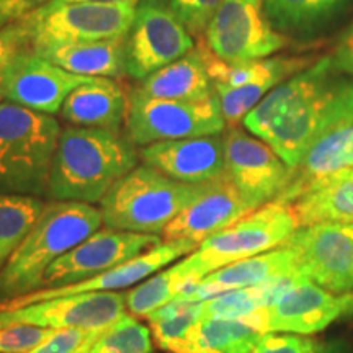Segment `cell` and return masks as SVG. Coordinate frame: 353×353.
<instances>
[{"label": "cell", "mask_w": 353, "mask_h": 353, "mask_svg": "<svg viewBox=\"0 0 353 353\" xmlns=\"http://www.w3.org/2000/svg\"><path fill=\"white\" fill-rule=\"evenodd\" d=\"M353 123V77L324 56L276 85L242 121L294 169L316 141Z\"/></svg>", "instance_id": "obj_1"}, {"label": "cell", "mask_w": 353, "mask_h": 353, "mask_svg": "<svg viewBox=\"0 0 353 353\" xmlns=\"http://www.w3.org/2000/svg\"><path fill=\"white\" fill-rule=\"evenodd\" d=\"M139 159L128 132L64 128L52 157L48 198L95 205L121 176L139 165Z\"/></svg>", "instance_id": "obj_2"}, {"label": "cell", "mask_w": 353, "mask_h": 353, "mask_svg": "<svg viewBox=\"0 0 353 353\" xmlns=\"http://www.w3.org/2000/svg\"><path fill=\"white\" fill-rule=\"evenodd\" d=\"M101 226V211L90 203H44L32 231L0 272V307L41 290L48 268Z\"/></svg>", "instance_id": "obj_3"}, {"label": "cell", "mask_w": 353, "mask_h": 353, "mask_svg": "<svg viewBox=\"0 0 353 353\" xmlns=\"http://www.w3.org/2000/svg\"><path fill=\"white\" fill-rule=\"evenodd\" d=\"M61 132L52 114L0 103V195L48 196Z\"/></svg>", "instance_id": "obj_4"}, {"label": "cell", "mask_w": 353, "mask_h": 353, "mask_svg": "<svg viewBox=\"0 0 353 353\" xmlns=\"http://www.w3.org/2000/svg\"><path fill=\"white\" fill-rule=\"evenodd\" d=\"M203 183H182L148 164L121 176L100 201L110 229L162 236L164 229L195 200Z\"/></svg>", "instance_id": "obj_5"}, {"label": "cell", "mask_w": 353, "mask_h": 353, "mask_svg": "<svg viewBox=\"0 0 353 353\" xmlns=\"http://www.w3.org/2000/svg\"><path fill=\"white\" fill-rule=\"evenodd\" d=\"M298 229L299 221L293 206L270 201L203 241L188 254L185 263L203 280L226 265L278 249Z\"/></svg>", "instance_id": "obj_6"}, {"label": "cell", "mask_w": 353, "mask_h": 353, "mask_svg": "<svg viewBox=\"0 0 353 353\" xmlns=\"http://www.w3.org/2000/svg\"><path fill=\"white\" fill-rule=\"evenodd\" d=\"M218 95L201 101L151 99L132 88L126 132L136 145L200 136L223 134L226 130Z\"/></svg>", "instance_id": "obj_7"}, {"label": "cell", "mask_w": 353, "mask_h": 353, "mask_svg": "<svg viewBox=\"0 0 353 353\" xmlns=\"http://www.w3.org/2000/svg\"><path fill=\"white\" fill-rule=\"evenodd\" d=\"M138 2H70L43 6L25 17L32 48L48 43L123 39L130 32Z\"/></svg>", "instance_id": "obj_8"}, {"label": "cell", "mask_w": 353, "mask_h": 353, "mask_svg": "<svg viewBox=\"0 0 353 353\" xmlns=\"http://www.w3.org/2000/svg\"><path fill=\"white\" fill-rule=\"evenodd\" d=\"M195 50L192 33L165 0H139L125 39V72L144 81Z\"/></svg>", "instance_id": "obj_9"}, {"label": "cell", "mask_w": 353, "mask_h": 353, "mask_svg": "<svg viewBox=\"0 0 353 353\" xmlns=\"http://www.w3.org/2000/svg\"><path fill=\"white\" fill-rule=\"evenodd\" d=\"M203 41L229 64L265 59L288 44L285 34L272 26L263 0H223Z\"/></svg>", "instance_id": "obj_10"}, {"label": "cell", "mask_w": 353, "mask_h": 353, "mask_svg": "<svg viewBox=\"0 0 353 353\" xmlns=\"http://www.w3.org/2000/svg\"><path fill=\"white\" fill-rule=\"evenodd\" d=\"M299 272L332 293L353 291V224L316 223L299 228L283 244Z\"/></svg>", "instance_id": "obj_11"}, {"label": "cell", "mask_w": 353, "mask_h": 353, "mask_svg": "<svg viewBox=\"0 0 353 353\" xmlns=\"http://www.w3.org/2000/svg\"><path fill=\"white\" fill-rule=\"evenodd\" d=\"M161 242L162 236L157 234L118 231L110 228L99 229L48 268L43 278V288L81 283L99 273L130 262Z\"/></svg>", "instance_id": "obj_12"}, {"label": "cell", "mask_w": 353, "mask_h": 353, "mask_svg": "<svg viewBox=\"0 0 353 353\" xmlns=\"http://www.w3.org/2000/svg\"><path fill=\"white\" fill-rule=\"evenodd\" d=\"M224 162L226 175L252 210L275 201L293 172L270 145L237 126L224 134Z\"/></svg>", "instance_id": "obj_13"}, {"label": "cell", "mask_w": 353, "mask_h": 353, "mask_svg": "<svg viewBox=\"0 0 353 353\" xmlns=\"http://www.w3.org/2000/svg\"><path fill=\"white\" fill-rule=\"evenodd\" d=\"M125 293L101 291L34 303L12 311H0V329L37 325L50 329H81L94 332L110 327L125 314Z\"/></svg>", "instance_id": "obj_14"}, {"label": "cell", "mask_w": 353, "mask_h": 353, "mask_svg": "<svg viewBox=\"0 0 353 353\" xmlns=\"http://www.w3.org/2000/svg\"><path fill=\"white\" fill-rule=\"evenodd\" d=\"M265 311L268 332L317 334L341 317L353 314V291L332 293L301 275Z\"/></svg>", "instance_id": "obj_15"}, {"label": "cell", "mask_w": 353, "mask_h": 353, "mask_svg": "<svg viewBox=\"0 0 353 353\" xmlns=\"http://www.w3.org/2000/svg\"><path fill=\"white\" fill-rule=\"evenodd\" d=\"M198 247V244L192 241L176 239V241H162L148 252L138 255L130 262L118 265V267L107 270L99 275L88 278L81 283H74L68 286H57V288H41L33 293L25 294L13 301L7 303L6 306L0 307V311H12L30 304L48 301V299L76 296L83 293H101V291H114L121 288H131V286L139 285L145 278L152 276L154 273L161 272L167 265L175 262L183 255L192 254Z\"/></svg>", "instance_id": "obj_16"}, {"label": "cell", "mask_w": 353, "mask_h": 353, "mask_svg": "<svg viewBox=\"0 0 353 353\" xmlns=\"http://www.w3.org/2000/svg\"><path fill=\"white\" fill-rule=\"evenodd\" d=\"M252 211L224 172L218 179L201 185L195 200L164 229L162 237L164 241H192L200 245L210 236Z\"/></svg>", "instance_id": "obj_17"}, {"label": "cell", "mask_w": 353, "mask_h": 353, "mask_svg": "<svg viewBox=\"0 0 353 353\" xmlns=\"http://www.w3.org/2000/svg\"><path fill=\"white\" fill-rule=\"evenodd\" d=\"M92 79L68 72L30 50L20 56L13 68L6 100L33 112L56 114L70 92Z\"/></svg>", "instance_id": "obj_18"}, {"label": "cell", "mask_w": 353, "mask_h": 353, "mask_svg": "<svg viewBox=\"0 0 353 353\" xmlns=\"http://www.w3.org/2000/svg\"><path fill=\"white\" fill-rule=\"evenodd\" d=\"M139 157L143 164L182 183H205L226 172L224 134L154 143L141 148Z\"/></svg>", "instance_id": "obj_19"}, {"label": "cell", "mask_w": 353, "mask_h": 353, "mask_svg": "<svg viewBox=\"0 0 353 353\" xmlns=\"http://www.w3.org/2000/svg\"><path fill=\"white\" fill-rule=\"evenodd\" d=\"M301 273L298 268L296 255L288 247L281 245L275 250L249 257L239 262H234L226 267L219 268L193 286L187 293L180 294L179 298L188 301L200 303L228 293V291L249 288L262 281L276 276H288Z\"/></svg>", "instance_id": "obj_20"}, {"label": "cell", "mask_w": 353, "mask_h": 353, "mask_svg": "<svg viewBox=\"0 0 353 353\" xmlns=\"http://www.w3.org/2000/svg\"><path fill=\"white\" fill-rule=\"evenodd\" d=\"M128 108L130 97L120 82L94 77L70 92L59 113L70 126L120 132L126 125Z\"/></svg>", "instance_id": "obj_21"}, {"label": "cell", "mask_w": 353, "mask_h": 353, "mask_svg": "<svg viewBox=\"0 0 353 353\" xmlns=\"http://www.w3.org/2000/svg\"><path fill=\"white\" fill-rule=\"evenodd\" d=\"M265 334V307L244 317L201 316L176 353H250Z\"/></svg>", "instance_id": "obj_22"}, {"label": "cell", "mask_w": 353, "mask_h": 353, "mask_svg": "<svg viewBox=\"0 0 353 353\" xmlns=\"http://www.w3.org/2000/svg\"><path fill=\"white\" fill-rule=\"evenodd\" d=\"M350 167H353V123L327 132L307 149L301 162L291 169L290 182L275 201L293 205L316 182Z\"/></svg>", "instance_id": "obj_23"}, {"label": "cell", "mask_w": 353, "mask_h": 353, "mask_svg": "<svg viewBox=\"0 0 353 353\" xmlns=\"http://www.w3.org/2000/svg\"><path fill=\"white\" fill-rule=\"evenodd\" d=\"M125 39L81 43H48L33 46V52L68 72L83 77L125 76Z\"/></svg>", "instance_id": "obj_24"}, {"label": "cell", "mask_w": 353, "mask_h": 353, "mask_svg": "<svg viewBox=\"0 0 353 353\" xmlns=\"http://www.w3.org/2000/svg\"><path fill=\"white\" fill-rule=\"evenodd\" d=\"M134 90L151 99L182 101H201L214 95L213 81L196 48L145 77Z\"/></svg>", "instance_id": "obj_25"}, {"label": "cell", "mask_w": 353, "mask_h": 353, "mask_svg": "<svg viewBox=\"0 0 353 353\" xmlns=\"http://www.w3.org/2000/svg\"><path fill=\"white\" fill-rule=\"evenodd\" d=\"M291 206L299 228L316 223L353 224V167L316 182Z\"/></svg>", "instance_id": "obj_26"}, {"label": "cell", "mask_w": 353, "mask_h": 353, "mask_svg": "<svg viewBox=\"0 0 353 353\" xmlns=\"http://www.w3.org/2000/svg\"><path fill=\"white\" fill-rule=\"evenodd\" d=\"M196 51L200 52L213 85L242 87L272 77L286 81L309 65V59L306 57H265V59L229 64L214 56L203 39L198 43Z\"/></svg>", "instance_id": "obj_27"}, {"label": "cell", "mask_w": 353, "mask_h": 353, "mask_svg": "<svg viewBox=\"0 0 353 353\" xmlns=\"http://www.w3.org/2000/svg\"><path fill=\"white\" fill-rule=\"evenodd\" d=\"M198 281L200 278L193 275L185 260H182L169 268H162L134 288L128 290L125 293L126 307L132 316L148 317L156 309L187 293Z\"/></svg>", "instance_id": "obj_28"}, {"label": "cell", "mask_w": 353, "mask_h": 353, "mask_svg": "<svg viewBox=\"0 0 353 353\" xmlns=\"http://www.w3.org/2000/svg\"><path fill=\"white\" fill-rule=\"evenodd\" d=\"M347 0H263L265 13L281 34H303L319 28Z\"/></svg>", "instance_id": "obj_29"}, {"label": "cell", "mask_w": 353, "mask_h": 353, "mask_svg": "<svg viewBox=\"0 0 353 353\" xmlns=\"http://www.w3.org/2000/svg\"><path fill=\"white\" fill-rule=\"evenodd\" d=\"M43 208L41 198L0 195V272L32 231Z\"/></svg>", "instance_id": "obj_30"}, {"label": "cell", "mask_w": 353, "mask_h": 353, "mask_svg": "<svg viewBox=\"0 0 353 353\" xmlns=\"http://www.w3.org/2000/svg\"><path fill=\"white\" fill-rule=\"evenodd\" d=\"M205 301L193 303L175 298L174 301L156 309L145 319L152 329L154 341L162 350L176 353L188 339L192 329L201 319Z\"/></svg>", "instance_id": "obj_31"}, {"label": "cell", "mask_w": 353, "mask_h": 353, "mask_svg": "<svg viewBox=\"0 0 353 353\" xmlns=\"http://www.w3.org/2000/svg\"><path fill=\"white\" fill-rule=\"evenodd\" d=\"M87 353H154L151 330L136 316L123 314L110 327L100 330Z\"/></svg>", "instance_id": "obj_32"}, {"label": "cell", "mask_w": 353, "mask_h": 353, "mask_svg": "<svg viewBox=\"0 0 353 353\" xmlns=\"http://www.w3.org/2000/svg\"><path fill=\"white\" fill-rule=\"evenodd\" d=\"M32 50V37L25 19L0 30V103L6 100V90L17 61Z\"/></svg>", "instance_id": "obj_33"}, {"label": "cell", "mask_w": 353, "mask_h": 353, "mask_svg": "<svg viewBox=\"0 0 353 353\" xmlns=\"http://www.w3.org/2000/svg\"><path fill=\"white\" fill-rule=\"evenodd\" d=\"M192 37H201L223 0H165Z\"/></svg>", "instance_id": "obj_34"}, {"label": "cell", "mask_w": 353, "mask_h": 353, "mask_svg": "<svg viewBox=\"0 0 353 353\" xmlns=\"http://www.w3.org/2000/svg\"><path fill=\"white\" fill-rule=\"evenodd\" d=\"M57 329L37 325H10L0 329V353H25L56 334Z\"/></svg>", "instance_id": "obj_35"}, {"label": "cell", "mask_w": 353, "mask_h": 353, "mask_svg": "<svg viewBox=\"0 0 353 353\" xmlns=\"http://www.w3.org/2000/svg\"><path fill=\"white\" fill-rule=\"evenodd\" d=\"M321 342L299 334L268 332L260 339L250 353H319Z\"/></svg>", "instance_id": "obj_36"}, {"label": "cell", "mask_w": 353, "mask_h": 353, "mask_svg": "<svg viewBox=\"0 0 353 353\" xmlns=\"http://www.w3.org/2000/svg\"><path fill=\"white\" fill-rule=\"evenodd\" d=\"M97 332H88L81 329H61L56 330L54 335H51L48 341L39 343L32 350L25 353H74L85 343L88 339Z\"/></svg>", "instance_id": "obj_37"}, {"label": "cell", "mask_w": 353, "mask_h": 353, "mask_svg": "<svg viewBox=\"0 0 353 353\" xmlns=\"http://www.w3.org/2000/svg\"><path fill=\"white\" fill-rule=\"evenodd\" d=\"M330 56H332L334 64L337 65L339 70L353 77V20L345 32L342 33V37L339 38L337 46Z\"/></svg>", "instance_id": "obj_38"}, {"label": "cell", "mask_w": 353, "mask_h": 353, "mask_svg": "<svg viewBox=\"0 0 353 353\" xmlns=\"http://www.w3.org/2000/svg\"><path fill=\"white\" fill-rule=\"evenodd\" d=\"M70 2H103V3H120V2H139V0H50L46 3L48 7H56L61 3H70Z\"/></svg>", "instance_id": "obj_39"}, {"label": "cell", "mask_w": 353, "mask_h": 353, "mask_svg": "<svg viewBox=\"0 0 353 353\" xmlns=\"http://www.w3.org/2000/svg\"><path fill=\"white\" fill-rule=\"evenodd\" d=\"M319 353H347L345 345L342 342H330V343H322V348Z\"/></svg>", "instance_id": "obj_40"}, {"label": "cell", "mask_w": 353, "mask_h": 353, "mask_svg": "<svg viewBox=\"0 0 353 353\" xmlns=\"http://www.w3.org/2000/svg\"><path fill=\"white\" fill-rule=\"evenodd\" d=\"M99 332H100V330H97V332H95L94 335H92V337H90V339H88V341H87L85 343H83V345H82L81 348H79V350H77V352H74V353H87V350H88V347H90V343H92V342H94V339L97 337V335H99Z\"/></svg>", "instance_id": "obj_41"}, {"label": "cell", "mask_w": 353, "mask_h": 353, "mask_svg": "<svg viewBox=\"0 0 353 353\" xmlns=\"http://www.w3.org/2000/svg\"><path fill=\"white\" fill-rule=\"evenodd\" d=\"M8 23L6 21V19H3V15H2V10H0V30L3 28V26H7Z\"/></svg>", "instance_id": "obj_42"}]
</instances>
